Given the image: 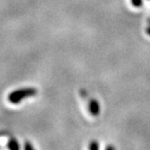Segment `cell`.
<instances>
[{
	"instance_id": "obj_1",
	"label": "cell",
	"mask_w": 150,
	"mask_h": 150,
	"mask_svg": "<svg viewBox=\"0 0 150 150\" xmlns=\"http://www.w3.org/2000/svg\"><path fill=\"white\" fill-rule=\"evenodd\" d=\"M37 93V91L35 89L28 88V89H22V90H17L13 93H11L8 97V100L10 103L17 104L18 103H20L21 100H23L25 98L32 97Z\"/></svg>"
},
{
	"instance_id": "obj_2",
	"label": "cell",
	"mask_w": 150,
	"mask_h": 150,
	"mask_svg": "<svg viewBox=\"0 0 150 150\" xmlns=\"http://www.w3.org/2000/svg\"><path fill=\"white\" fill-rule=\"evenodd\" d=\"M8 148H10V149H19L20 145H19V143L17 142L16 139H11L10 140H9V142H8Z\"/></svg>"
},
{
	"instance_id": "obj_3",
	"label": "cell",
	"mask_w": 150,
	"mask_h": 150,
	"mask_svg": "<svg viewBox=\"0 0 150 150\" xmlns=\"http://www.w3.org/2000/svg\"><path fill=\"white\" fill-rule=\"evenodd\" d=\"M98 103L96 101H92L91 103V111L93 114H98Z\"/></svg>"
},
{
	"instance_id": "obj_4",
	"label": "cell",
	"mask_w": 150,
	"mask_h": 150,
	"mask_svg": "<svg viewBox=\"0 0 150 150\" xmlns=\"http://www.w3.org/2000/svg\"><path fill=\"white\" fill-rule=\"evenodd\" d=\"M25 149H33V146L30 145L29 143H25Z\"/></svg>"
}]
</instances>
